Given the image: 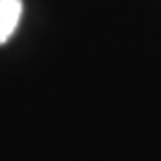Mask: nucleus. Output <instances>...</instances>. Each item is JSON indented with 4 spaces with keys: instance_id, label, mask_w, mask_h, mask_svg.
Returning a JSON list of instances; mask_svg holds the SVG:
<instances>
[{
    "instance_id": "obj_1",
    "label": "nucleus",
    "mask_w": 161,
    "mask_h": 161,
    "mask_svg": "<svg viewBox=\"0 0 161 161\" xmlns=\"http://www.w3.org/2000/svg\"><path fill=\"white\" fill-rule=\"evenodd\" d=\"M22 11V0H0V45H4L14 34Z\"/></svg>"
}]
</instances>
